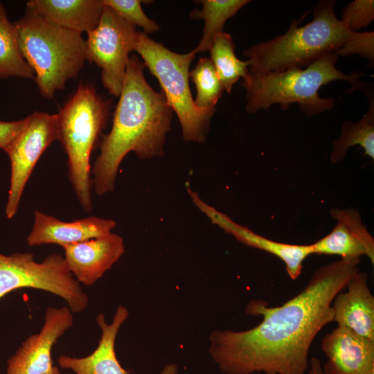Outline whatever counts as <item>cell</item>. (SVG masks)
<instances>
[{"label":"cell","instance_id":"obj_1","mask_svg":"<svg viewBox=\"0 0 374 374\" xmlns=\"http://www.w3.org/2000/svg\"><path fill=\"white\" fill-rule=\"evenodd\" d=\"M360 258H342L314 271L305 287L277 307L251 300L245 312L262 321L245 330H215L208 353L224 374H305L312 344L333 321L332 303L359 271Z\"/></svg>","mask_w":374,"mask_h":374},{"label":"cell","instance_id":"obj_2","mask_svg":"<svg viewBox=\"0 0 374 374\" xmlns=\"http://www.w3.org/2000/svg\"><path fill=\"white\" fill-rule=\"evenodd\" d=\"M145 68L138 56L130 57L112 128L103 137L91 168L93 188L99 196L114 190L118 168L129 152L141 159L164 153L173 111L163 93L154 91L146 81Z\"/></svg>","mask_w":374,"mask_h":374},{"label":"cell","instance_id":"obj_3","mask_svg":"<svg viewBox=\"0 0 374 374\" xmlns=\"http://www.w3.org/2000/svg\"><path fill=\"white\" fill-rule=\"evenodd\" d=\"M337 60L335 52H329L304 69L296 67L279 72H258L248 69L242 82L247 91V112L255 114L276 103L283 109L297 103L309 116L332 109L335 99L321 98L319 89L335 80H346L351 84L353 91L362 87L363 83L359 79L365 75L357 71L342 73L335 67Z\"/></svg>","mask_w":374,"mask_h":374},{"label":"cell","instance_id":"obj_4","mask_svg":"<svg viewBox=\"0 0 374 374\" xmlns=\"http://www.w3.org/2000/svg\"><path fill=\"white\" fill-rule=\"evenodd\" d=\"M14 24L21 53L35 73L40 93L53 98L84 66L86 44L82 33L52 24L28 7Z\"/></svg>","mask_w":374,"mask_h":374},{"label":"cell","instance_id":"obj_5","mask_svg":"<svg viewBox=\"0 0 374 374\" xmlns=\"http://www.w3.org/2000/svg\"><path fill=\"white\" fill-rule=\"evenodd\" d=\"M335 1H320L313 19L302 26L293 20L282 35L254 44L243 52L250 62L249 70L283 71L308 66L324 54L336 52L353 33L336 17Z\"/></svg>","mask_w":374,"mask_h":374},{"label":"cell","instance_id":"obj_6","mask_svg":"<svg viewBox=\"0 0 374 374\" xmlns=\"http://www.w3.org/2000/svg\"><path fill=\"white\" fill-rule=\"evenodd\" d=\"M109 103L95 88L80 84L57 115V140L67 156L68 175L76 198L87 212L93 209L90 158L109 114Z\"/></svg>","mask_w":374,"mask_h":374},{"label":"cell","instance_id":"obj_7","mask_svg":"<svg viewBox=\"0 0 374 374\" xmlns=\"http://www.w3.org/2000/svg\"><path fill=\"white\" fill-rule=\"evenodd\" d=\"M134 50L158 80L168 105L179 118L184 140L204 143L215 108L200 109L194 103L189 86V68L195 51L173 52L139 31Z\"/></svg>","mask_w":374,"mask_h":374},{"label":"cell","instance_id":"obj_8","mask_svg":"<svg viewBox=\"0 0 374 374\" xmlns=\"http://www.w3.org/2000/svg\"><path fill=\"white\" fill-rule=\"evenodd\" d=\"M34 288L49 292L64 299L72 312L84 311L87 294L68 268L64 257L53 253L42 262L32 253H0V299L12 290Z\"/></svg>","mask_w":374,"mask_h":374},{"label":"cell","instance_id":"obj_9","mask_svg":"<svg viewBox=\"0 0 374 374\" xmlns=\"http://www.w3.org/2000/svg\"><path fill=\"white\" fill-rule=\"evenodd\" d=\"M137 33L136 26L105 5L97 26L87 33L86 60L101 69L102 83L115 97L120 96Z\"/></svg>","mask_w":374,"mask_h":374},{"label":"cell","instance_id":"obj_10","mask_svg":"<svg viewBox=\"0 0 374 374\" xmlns=\"http://www.w3.org/2000/svg\"><path fill=\"white\" fill-rule=\"evenodd\" d=\"M21 132L5 151L10 162V182L5 213L16 215L24 189L40 157L57 140V115L36 112L26 117Z\"/></svg>","mask_w":374,"mask_h":374},{"label":"cell","instance_id":"obj_11","mask_svg":"<svg viewBox=\"0 0 374 374\" xmlns=\"http://www.w3.org/2000/svg\"><path fill=\"white\" fill-rule=\"evenodd\" d=\"M73 323L68 307H49L37 334L28 337L7 362V374H46L53 368L51 350Z\"/></svg>","mask_w":374,"mask_h":374},{"label":"cell","instance_id":"obj_12","mask_svg":"<svg viewBox=\"0 0 374 374\" xmlns=\"http://www.w3.org/2000/svg\"><path fill=\"white\" fill-rule=\"evenodd\" d=\"M188 192L194 204L213 224L218 226L240 242L280 258L285 263L286 271L291 279L295 280L301 275L303 262L308 256L313 254L311 244H293L268 239L236 223L226 214L206 204L197 193L190 188H188Z\"/></svg>","mask_w":374,"mask_h":374},{"label":"cell","instance_id":"obj_13","mask_svg":"<svg viewBox=\"0 0 374 374\" xmlns=\"http://www.w3.org/2000/svg\"><path fill=\"white\" fill-rule=\"evenodd\" d=\"M63 249L64 259L73 277L79 283L91 285L121 258L125 244L121 235L110 232Z\"/></svg>","mask_w":374,"mask_h":374},{"label":"cell","instance_id":"obj_14","mask_svg":"<svg viewBox=\"0 0 374 374\" xmlns=\"http://www.w3.org/2000/svg\"><path fill=\"white\" fill-rule=\"evenodd\" d=\"M321 348L327 359L323 374H374V341L346 327L326 335Z\"/></svg>","mask_w":374,"mask_h":374},{"label":"cell","instance_id":"obj_15","mask_svg":"<svg viewBox=\"0 0 374 374\" xmlns=\"http://www.w3.org/2000/svg\"><path fill=\"white\" fill-rule=\"evenodd\" d=\"M337 224L327 235L311 244L312 253L337 255L342 258L366 256L374 264V239L355 208H332Z\"/></svg>","mask_w":374,"mask_h":374},{"label":"cell","instance_id":"obj_16","mask_svg":"<svg viewBox=\"0 0 374 374\" xmlns=\"http://www.w3.org/2000/svg\"><path fill=\"white\" fill-rule=\"evenodd\" d=\"M112 219L89 216L71 222H63L39 211L34 212L33 227L26 238L27 244L39 246L55 244L62 247L105 235L114 229Z\"/></svg>","mask_w":374,"mask_h":374},{"label":"cell","instance_id":"obj_17","mask_svg":"<svg viewBox=\"0 0 374 374\" xmlns=\"http://www.w3.org/2000/svg\"><path fill=\"white\" fill-rule=\"evenodd\" d=\"M344 290L333 299V321L374 341V296L368 286V274L359 271Z\"/></svg>","mask_w":374,"mask_h":374},{"label":"cell","instance_id":"obj_18","mask_svg":"<svg viewBox=\"0 0 374 374\" xmlns=\"http://www.w3.org/2000/svg\"><path fill=\"white\" fill-rule=\"evenodd\" d=\"M129 316L128 310L119 305L113 319L107 323L103 314L96 317L101 330V337L96 349L89 355L78 358L62 355L59 365L71 369L75 374H127L119 363L115 352V341L119 329Z\"/></svg>","mask_w":374,"mask_h":374},{"label":"cell","instance_id":"obj_19","mask_svg":"<svg viewBox=\"0 0 374 374\" xmlns=\"http://www.w3.org/2000/svg\"><path fill=\"white\" fill-rule=\"evenodd\" d=\"M104 6L103 0H30L26 3L49 23L80 33L97 26Z\"/></svg>","mask_w":374,"mask_h":374},{"label":"cell","instance_id":"obj_20","mask_svg":"<svg viewBox=\"0 0 374 374\" xmlns=\"http://www.w3.org/2000/svg\"><path fill=\"white\" fill-rule=\"evenodd\" d=\"M369 100L367 112L357 123L346 121L341 127L340 137L332 143L330 160L339 162L345 158L347 150L354 145H360L364 154L374 159V100L371 92L366 87L362 90Z\"/></svg>","mask_w":374,"mask_h":374},{"label":"cell","instance_id":"obj_21","mask_svg":"<svg viewBox=\"0 0 374 374\" xmlns=\"http://www.w3.org/2000/svg\"><path fill=\"white\" fill-rule=\"evenodd\" d=\"M197 2L202 3L203 8L201 10L193 11L190 17L194 19H202L204 21V28L200 42L194 49L196 53L209 51L215 37L223 32L226 21L249 1L202 0Z\"/></svg>","mask_w":374,"mask_h":374},{"label":"cell","instance_id":"obj_22","mask_svg":"<svg viewBox=\"0 0 374 374\" xmlns=\"http://www.w3.org/2000/svg\"><path fill=\"white\" fill-rule=\"evenodd\" d=\"M12 76L34 79L35 73L21 53L16 27L0 2V78Z\"/></svg>","mask_w":374,"mask_h":374},{"label":"cell","instance_id":"obj_23","mask_svg":"<svg viewBox=\"0 0 374 374\" xmlns=\"http://www.w3.org/2000/svg\"><path fill=\"white\" fill-rule=\"evenodd\" d=\"M235 45L231 36L222 32L217 35L209 49L211 58L222 85L230 93L233 84L244 78L250 64L249 61L241 60L235 53Z\"/></svg>","mask_w":374,"mask_h":374},{"label":"cell","instance_id":"obj_24","mask_svg":"<svg viewBox=\"0 0 374 374\" xmlns=\"http://www.w3.org/2000/svg\"><path fill=\"white\" fill-rule=\"evenodd\" d=\"M196 88L195 105L200 109L215 108L224 88L215 67L209 58L201 57L193 71L189 72Z\"/></svg>","mask_w":374,"mask_h":374},{"label":"cell","instance_id":"obj_25","mask_svg":"<svg viewBox=\"0 0 374 374\" xmlns=\"http://www.w3.org/2000/svg\"><path fill=\"white\" fill-rule=\"evenodd\" d=\"M140 0H103V3L111 8L130 24L142 28L144 33H152L159 26L143 12Z\"/></svg>","mask_w":374,"mask_h":374},{"label":"cell","instance_id":"obj_26","mask_svg":"<svg viewBox=\"0 0 374 374\" xmlns=\"http://www.w3.org/2000/svg\"><path fill=\"white\" fill-rule=\"evenodd\" d=\"M374 19L373 0H355L344 9L340 21L352 32H359Z\"/></svg>","mask_w":374,"mask_h":374},{"label":"cell","instance_id":"obj_27","mask_svg":"<svg viewBox=\"0 0 374 374\" xmlns=\"http://www.w3.org/2000/svg\"><path fill=\"white\" fill-rule=\"evenodd\" d=\"M338 55L348 56L354 54L366 57L369 64L373 65L374 60V33L353 32L343 46L336 52Z\"/></svg>","mask_w":374,"mask_h":374},{"label":"cell","instance_id":"obj_28","mask_svg":"<svg viewBox=\"0 0 374 374\" xmlns=\"http://www.w3.org/2000/svg\"><path fill=\"white\" fill-rule=\"evenodd\" d=\"M26 118L15 121H0V148L6 151L21 132L26 124Z\"/></svg>","mask_w":374,"mask_h":374},{"label":"cell","instance_id":"obj_29","mask_svg":"<svg viewBox=\"0 0 374 374\" xmlns=\"http://www.w3.org/2000/svg\"><path fill=\"white\" fill-rule=\"evenodd\" d=\"M308 369V374H323L321 362L317 357L311 358Z\"/></svg>","mask_w":374,"mask_h":374},{"label":"cell","instance_id":"obj_30","mask_svg":"<svg viewBox=\"0 0 374 374\" xmlns=\"http://www.w3.org/2000/svg\"><path fill=\"white\" fill-rule=\"evenodd\" d=\"M178 366L176 364H168L163 366L159 374H178Z\"/></svg>","mask_w":374,"mask_h":374},{"label":"cell","instance_id":"obj_31","mask_svg":"<svg viewBox=\"0 0 374 374\" xmlns=\"http://www.w3.org/2000/svg\"><path fill=\"white\" fill-rule=\"evenodd\" d=\"M46 374H60L58 368L57 366H53L51 371L50 372H48V373H46Z\"/></svg>","mask_w":374,"mask_h":374}]
</instances>
